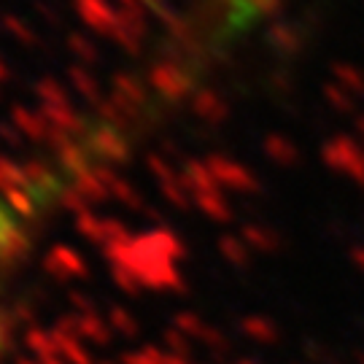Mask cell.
Returning <instances> with one entry per match:
<instances>
[{
    "label": "cell",
    "instance_id": "cell-1",
    "mask_svg": "<svg viewBox=\"0 0 364 364\" xmlns=\"http://www.w3.org/2000/svg\"><path fill=\"white\" fill-rule=\"evenodd\" d=\"M97 159H103V141L87 138L22 178L0 183V262L25 243L27 235L73 192Z\"/></svg>",
    "mask_w": 364,
    "mask_h": 364
},
{
    "label": "cell",
    "instance_id": "cell-2",
    "mask_svg": "<svg viewBox=\"0 0 364 364\" xmlns=\"http://www.w3.org/2000/svg\"><path fill=\"white\" fill-rule=\"evenodd\" d=\"M281 0H213V11L224 36H240L262 16L273 11Z\"/></svg>",
    "mask_w": 364,
    "mask_h": 364
}]
</instances>
